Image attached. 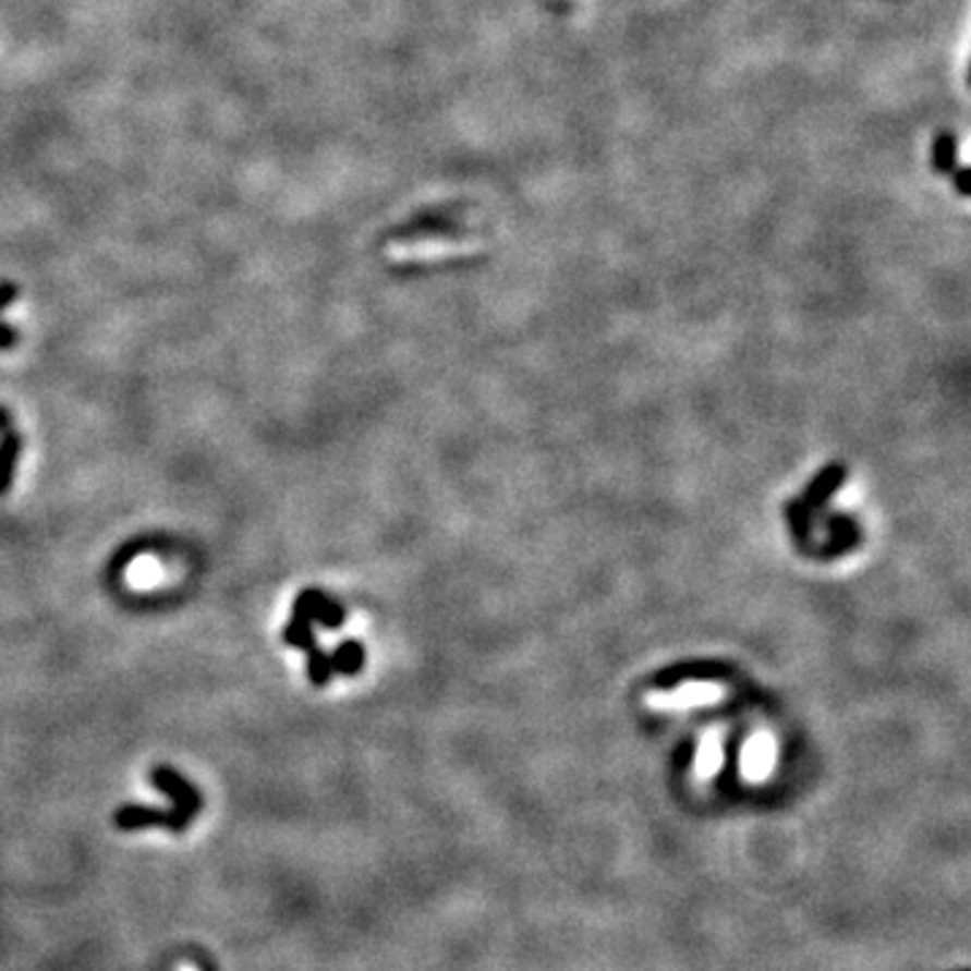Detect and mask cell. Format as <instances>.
Instances as JSON below:
<instances>
[{
	"label": "cell",
	"mask_w": 971,
	"mask_h": 971,
	"mask_svg": "<svg viewBox=\"0 0 971 971\" xmlns=\"http://www.w3.org/2000/svg\"><path fill=\"white\" fill-rule=\"evenodd\" d=\"M22 432H16L14 427H5L0 432V497L9 494L11 484H14V475H16V464H20L22 457Z\"/></svg>",
	"instance_id": "277c9868"
},
{
	"label": "cell",
	"mask_w": 971,
	"mask_h": 971,
	"mask_svg": "<svg viewBox=\"0 0 971 971\" xmlns=\"http://www.w3.org/2000/svg\"><path fill=\"white\" fill-rule=\"evenodd\" d=\"M294 616L305 618L308 623H319V627L327 629V632H335V629L343 627L345 621V610L338 599H332L329 594L319 592V588H305L294 596V607H292Z\"/></svg>",
	"instance_id": "7a4b0ae2"
},
{
	"label": "cell",
	"mask_w": 971,
	"mask_h": 971,
	"mask_svg": "<svg viewBox=\"0 0 971 971\" xmlns=\"http://www.w3.org/2000/svg\"><path fill=\"white\" fill-rule=\"evenodd\" d=\"M16 338H20V335H16V329L14 327H9V324H3L0 321V351H11L16 345Z\"/></svg>",
	"instance_id": "8fae6325"
},
{
	"label": "cell",
	"mask_w": 971,
	"mask_h": 971,
	"mask_svg": "<svg viewBox=\"0 0 971 971\" xmlns=\"http://www.w3.org/2000/svg\"><path fill=\"white\" fill-rule=\"evenodd\" d=\"M777 764V742L769 731H755L742 748L740 769L748 782H764L775 772Z\"/></svg>",
	"instance_id": "3957f363"
},
{
	"label": "cell",
	"mask_w": 971,
	"mask_h": 971,
	"mask_svg": "<svg viewBox=\"0 0 971 971\" xmlns=\"http://www.w3.org/2000/svg\"><path fill=\"white\" fill-rule=\"evenodd\" d=\"M720 766H724V742H720L718 731H707L700 742V751H696L694 761L696 780H713V777L718 775Z\"/></svg>",
	"instance_id": "8992f818"
},
{
	"label": "cell",
	"mask_w": 971,
	"mask_h": 971,
	"mask_svg": "<svg viewBox=\"0 0 971 971\" xmlns=\"http://www.w3.org/2000/svg\"><path fill=\"white\" fill-rule=\"evenodd\" d=\"M329 662H332V669L338 675L354 678L362 669V664H365V647L356 643V640H343V643L329 653Z\"/></svg>",
	"instance_id": "52a82bcc"
},
{
	"label": "cell",
	"mask_w": 971,
	"mask_h": 971,
	"mask_svg": "<svg viewBox=\"0 0 971 971\" xmlns=\"http://www.w3.org/2000/svg\"><path fill=\"white\" fill-rule=\"evenodd\" d=\"M5 427H11V413H9V408L0 405V432H3Z\"/></svg>",
	"instance_id": "7c38bea8"
},
{
	"label": "cell",
	"mask_w": 971,
	"mask_h": 971,
	"mask_svg": "<svg viewBox=\"0 0 971 971\" xmlns=\"http://www.w3.org/2000/svg\"><path fill=\"white\" fill-rule=\"evenodd\" d=\"M281 638L289 647H298V651H303V653L311 651V647L316 645L314 623H308L305 618L294 616V612H292V618L287 621V627H283Z\"/></svg>",
	"instance_id": "ba28073f"
},
{
	"label": "cell",
	"mask_w": 971,
	"mask_h": 971,
	"mask_svg": "<svg viewBox=\"0 0 971 971\" xmlns=\"http://www.w3.org/2000/svg\"><path fill=\"white\" fill-rule=\"evenodd\" d=\"M726 696V689L720 683H709V680H689V683L675 685L672 691H653L647 694V707L658 709V713H683V709H696L707 707V704H718Z\"/></svg>",
	"instance_id": "6da1fadb"
},
{
	"label": "cell",
	"mask_w": 971,
	"mask_h": 971,
	"mask_svg": "<svg viewBox=\"0 0 971 971\" xmlns=\"http://www.w3.org/2000/svg\"><path fill=\"white\" fill-rule=\"evenodd\" d=\"M16 298H20V287L14 281H0V311L11 308Z\"/></svg>",
	"instance_id": "30bf717a"
},
{
	"label": "cell",
	"mask_w": 971,
	"mask_h": 971,
	"mask_svg": "<svg viewBox=\"0 0 971 971\" xmlns=\"http://www.w3.org/2000/svg\"><path fill=\"white\" fill-rule=\"evenodd\" d=\"M305 656H308V680L311 683L319 685V689L321 685H327L335 675L332 662H329V653L324 651V647L314 645L311 651H305Z\"/></svg>",
	"instance_id": "9c48e42d"
},
{
	"label": "cell",
	"mask_w": 971,
	"mask_h": 971,
	"mask_svg": "<svg viewBox=\"0 0 971 971\" xmlns=\"http://www.w3.org/2000/svg\"><path fill=\"white\" fill-rule=\"evenodd\" d=\"M151 782H155L160 791L168 793V797H173L179 812H190V810L201 808L195 788H192L184 777L175 775L173 769H165V766H160V769H155V775H151Z\"/></svg>",
	"instance_id": "5b68a950"
}]
</instances>
